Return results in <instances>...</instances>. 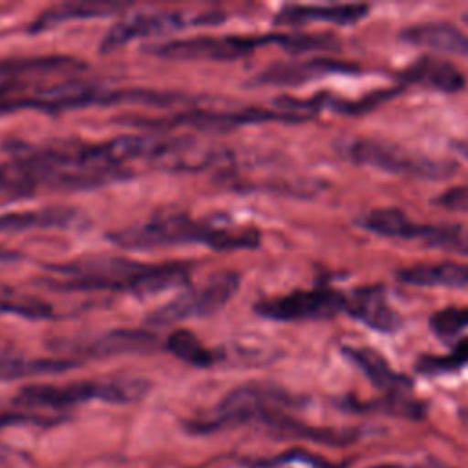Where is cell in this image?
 <instances>
[{
  "label": "cell",
  "mask_w": 468,
  "mask_h": 468,
  "mask_svg": "<svg viewBox=\"0 0 468 468\" xmlns=\"http://www.w3.org/2000/svg\"><path fill=\"white\" fill-rule=\"evenodd\" d=\"M430 327L441 338H453L468 327V307H448L430 318Z\"/></svg>",
  "instance_id": "cell-26"
},
{
  "label": "cell",
  "mask_w": 468,
  "mask_h": 468,
  "mask_svg": "<svg viewBox=\"0 0 468 468\" xmlns=\"http://www.w3.org/2000/svg\"><path fill=\"white\" fill-rule=\"evenodd\" d=\"M157 338L152 333L139 329H115L95 338H88L82 344H68L69 351L82 353L86 356H108L121 353H146L157 347Z\"/></svg>",
  "instance_id": "cell-17"
},
{
  "label": "cell",
  "mask_w": 468,
  "mask_h": 468,
  "mask_svg": "<svg viewBox=\"0 0 468 468\" xmlns=\"http://www.w3.org/2000/svg\"><path fill=\"white\" fill-rule=\"evenodd\" d=\"M433 205L452 210V212H468V185L453 186L437 197H433Z\"/></svg>",
  "instance_id": "cell-30"
},
{
  "label": "cell",
  "mask_w": 468,
  "mask_h": 468,
  "mask_svg": "<svg viewBox=\"0 0 468 468\" xmlns=\"http://www.w3.org/2000/svg\"><path fill=\"white\" fill-rule=\"evenodd\" d=\"M344 311L351 318L380 333L391 335L399 331L402 325V320L399 313L389 305L382 285H367L355 289L351 296H346Z\"/></svg>",
  "instance_id": "cell-13"
},
{
  "label": "cell",
  "mask_w": 468,
  "mask_h": 468,
  "mask_svg": "<svg viewBox=\"0 0 468 468\" xmlns=\"http://www.w3.org/2000/svg\"><path fill=\"white\" fill-rule=\"evenodd\" d=\"M397 280L413 287H468V263H419L397 271Z\"/></svg>",
  "instance_id": "cell-21"
},
{
  "label": "cell",
  "mask_w": 468,
  "mask_h": 468,
  "mask_svg": "<svg viewBox=\"0 0 468 468\" xmlns=\"http://www.w3.org/2000/svg\"><path fill=\"white\" fill-rule=\"evenodd\" d=\"M369 11L367 4H336V5H283L276 16V26H302L309 22H329L351 26L362 20Z\"/></svg>",
  "instance_id": "cell-16"
},
{
  "label": "cell",
  "mask_w": 468,
  "mask_h": 468,
  "mask_svg": "<svg viewBox=\"0 0 468 468\" xmlns=\"http://www.w3.org/2000/svg\"><path fill=\"white\" fill-rule=\"evenodd\" d=\"M344 307L346 296L340 291L331 287H314L260 300L254 303V313L274 322H307L333 318L342 313Z\"/></svg>",
  "instance_id": "cell-9"
},
{
  "label": "cell",
  "mask_w": 468,
  "mask_h": 468,
  "mask_svg": "<svg viewBox=\"0 0 468 468\" xmlns=\"http://www.w3.org/2000/svg\"><path fill=\"white\" fill-rule=\"evenodd\" d=\"M300 399L287 393L285 389L272 384H243L229 391L219 404L214 408L210 419L186 422L190 433H216L219 430H229L239 424L258 422L260 417L274 408H296Z\"/></svg>",
  "instance_id": "cell-5"
},
{
  "label": "cell",
  "mask_w": 468,
  "mask_h": 468,
  "mask_svg": "<svg viewBox=\"0 0 468 468\" xmlns=\"http://www.w3.org/2000/svg\"><path fill=\"white\" fill-rule=\"evenodd\" d=\"M90 218L84 210L68 205H48L33 210L0 214V234H15L31 229H62L86 230Z\"/></svg>",
  "instance_id": "cell-11"
},
{
  "label": "cell",
  "mask_w": 468,
  "mask_h": 468,
  "mask_svg": "<svg viewBox=\"0 0 468 468\" xmlns=\"http://www.w3.org/2000/svg\"><path fill=\"white\" fill-rule=\"evenodd\" d=\"M150 384L143 378L82 380L68 384H29L24 386L13 402L22 410H68L90 400L110 404H130L148 393Z\"/></svg>",
  "instance_id": "cell-3"
},
{
  "label": "cell",
  "mask_w": 468,
  "mask_h": 468,
  "mask_svg": "<svg viewBox=\"0 0 468 468\" xmlns=\"http://www.w3.org/2000/svg\"><path fill=\"white\" fill-rule=\"evenodd\" d=\"M358 68L349 62L336 58H305L278 62L250 79L249 84L254 86H296L314 79H322L333 73H351Z\"/></svg>",
  "instance_id": "cell-12"
},
{
  "label": "cell",
  "mask_w": 468,
  "mask_h": 468,
  "mask_svg": "<svg viewBox=\"0 0 468 468\" xmlns=\"http://www.w3.org/2000/svg\"><path fill=\"white\" fill-rule=\"evenodd\" d=\"M79 367V360L57 356H0V380L60 375Z\"/></svg>",
  "instance_id": "cell-22"
},
{
  "label": "cell",
  "mask_w": 468,
  "mask_h": 468,
  "mask_svg": "<svg viewBox=\"0 0 468 468\" xmlns=\"http://www.w3.org/2000/svg\"><path fill=\"white\" fill-rule=\"evenodd\" d=\"M20 258H22L20 252L0 247V261H2V263H4V261H7V263H9V261H16V260H20Z\"/></svg>",
  "instance_id": "cell-34"
},
{
  "label": "cell",
  "mask_w": 468,
  "mask_h": 468,
  "mask_svg": "<svg viewBox=\"0 0 468 468\" xmlns=\"http://www.w3.org/2000/svg\"><path fill=\"white\" fill-rule=\"evenodd\" d=\"M128 7L130 4H124V2H64L42 11L38 18H35V22L31 24L29 31L40 33L73 20L104 18L110 15L122 13Z\"/></svg>",
  "instance_id": "cell-20"
},
{
  "label": "cell",
  "mask_w": 468,
  "mask_h": 468,
  "mask_svg": "<svg viewBox=\"0 0 468 468\" xmlns=\"http://www.w3.org/2000/svg\"><path fill=\"white\" fill-rule=\"evenodd\" d=\"M37 97H26V99H4L0 101V115L4 113H13L18 110H38V102L35 101Z\"/></svg>",
  "instance_id": "cell-31"
},
{
  "label": "cell",
  "mask_w": 468,
  "mask_h": 468,
  "mask_svg": "<svg viewBox=\"0 0 468 468\" xmlns=\"http://www.w3.org/2000/svg\"><path fill=\"white\" fill-rule=\"evenodd\" d=\"M399 38L435 51L468 58V35L450 22H420L404 27Z\"/></svg>",
  "instance_id": "cell-18"
},
{
  "label": "cell",
  "mask_w": 468,
  "mask_h": 468,
  "mask_svg": "<svg viewBox=\"0 0 468 468\" xmlns=\"http://www.w3.org/2000/svg\"><path fill=\"white\" fill-rule=\"evenodd\" d=\"M450 146H452V150H453L459 157H463L464 161H468V137H464V139H453V141L450 143Z\"/></svg>",
  "instance_id": "cell-32"
},
{
  "label": "cell",
  "mask_w": 468,
  "mask_h": 468,
  "mask_svg": "<svg viewBox=\"0 0 468 468\" xmlns=\"http://www.w3.org/2000/svg\"><path fill=\"white\" fill-rule=\"evenodd\" d=\"M426 247L452 250L468 256V227L463 225H428L422 223L419 239Z\"/></svg>",
  "instance_id": "cell-25"
},
{
  "label": "cell",
  "mask_w": 468,
  "mask_h": 468,
  "mask_svg": "<svg viewBox=\"0 0 468 468\" xmlns=\"http://www.w3.org/2000/svg\"><path fill=\"white\" fill-rule=\"evenodd\" d=\"M468 364V338L459 340L453 347V351L446 356H426L419 364L420 371L428 373H442V371H452L461 366Z\"/></svg>",
  "instance_id": "cell-28"
},
{
  "label": "cell",
  "mask_w": 468,
  "mask_h": 468,
  "mask_svg": "<svg viewBox=\"0 0 468 468\" xmlns=\"http://www.w3.org/2000/svg\"><path fill=\"white\" fill-rule=\"evenodd\" d=\"M82 69H86V62L75 57H64V55L0 58V82L26 86L24 79L27 77L69 75Z\"/></svg>",
  "instance_id": "cell-15"
},
{
  "label": "cell",
  "mask_w": 468,
  "mask_h": 468,
  "mask_svg": "<svg viewBox=\"0 0 468 468\" xmlns=\"http://www.w3.org/2000/svg\"><path fill=\"white\" fill-rule=\"evenodd\" d=\"M291 33L269 35H197L172 38L144 46V51L170 60H236L263 46H282L287 49Z\"/></svg>",
  "instance_id": "cell-6"
},
{
  "label": "cell",
  "mask_w": 468,
  "mask_h": 468,
  "mask_svg": "<svg viewBox=\"0 0 468 468\" xmlns=\"http://www.w3.org/2000/svg\"><path fill=\"white\" fill-rule=\"evenodd\" d=\"M371 468H417V466H402V464H375Z\"/></svg>",
  "instance_id": "cell-35"
},
{
  "label": "cell",
  "mask_w": 468,
  "mask_h": 468,
  "mask_svg": "<svg viewBox=\"0 0 468 468\" xmlns=\"http://www.w3.org/2000/svg\"><path fill=\"white\" fill-rule=\"evenodd\" d=\"M342 353L360 367L366 377L386 395H408L411 389V378L391 369L388 360L371 347L344 346Z\"/></svg>",
  "instance_id": "cell-19"
},
{
  "label": "cell",
  "mask_w": 468,
  "mask_h": 468,
  "mask_svg": "<svg viewBox=\"0 0 468 468\" xmlns=\"http://www.w3.org/2000/svg\"><path fill=\"white\" fill-rule=\"evenodd\" d=\"M338 150L342 157L349 163L382 170L393 176L441 181L448 179L457 170L455 161L437 159L428 154L404 148L402 144L377 137L346 139L338 144Z\"/></svg>",
  "instance_id": "cell-4"
},
{
  "label": "cell",
  "mask_w": 468,
  "mask_h": 468,
  "mask_svg": "<svg viewBox=\"0 0 468 468\" xmlns=\"http://www.w3.org/2000/svg\"><path fill=\"white\" fill-rule=\"evenodd\" d=\"M239 287V274L219 271L194 291H185L148 314L146 322L168 325L188 318H207L223 309Z\"/></svg>",
  "instance_id": "cell-7"
},
{
  "label": "cell",
  "mask_w": 468,
  "mask_h": 468,
  "mask_svg": "<svg viewBox=\"0 0 468 468\" xmlns=\"http://www.w3.org/2000/svg\"><path fill=\"white\" fill-rule=\"evenodd\" d=\"M122 249L144 250L174 245H207L212 250H250L260 245V232L254 229L218 227L196 219L186 212H161L143 223H135L106 236Z\"/></svg>",
  "instance_id": "cell-2"
},
{
  "label": "cell",
  "mask_w": 468,
  "mask_h": 468,
  "mask_svg": "<svg viewBox=\"0 0 468 468\" xmlns=\"http://www.w3.org/2000/svg\"><path fill=\"white\" fill-rule=\"evenodd\" d=\"M58 278L44 285L57 291H110L154 294L188 283L190 261L143 263L121 256H88L46 267Z\"/></svg>",
  "instance_id": "cell-1"
},
{
  "label": "cell",
  "mask_w": 468,
  "mask_h": 468,
  "mask_svg": "<svg viewBox=\"0 0 468 468\" xmlns=\"http://www.w3.org/2000/svg\"><path fill=\"white\" fill-rule=\"evenodd\" d=\"M400 88V86H399ZM399 88H388V90H377L367 93L366 97L358 99V101H329V108L346 113V115H362L369 110H373L375 106H378L380 102L395 97L399 93Z\"/></svg>",
  "instance_id": "cell-27"
},
{
  "label": "cell",
  "mask_w": 468,
  "mask_h": 468,
  "mask_svg": "<svg viewBox=\"0 0 468 468\" xmlns=\"http://www.w3.org/2000/svg\"><path fill=\"white\" fill-rule=\"evenodd\" d=\"M415 223L411 218H408L402 210L386 207V208H375L360 218H356V225L375 232L378 236L386 238H399V239H411Z\"/></svg>",
  "instance_id": "cell-23"
},
{
  "label": "cell",
  "mask_w": 468,
  "mask_h": 468,
  "mask_svg": "<svg viewBox=\"0 0 468 468\" xmlns=\"http://www.w3.org/2000/svg\"><path fill=\"white\" fill-rule=\"evenodd\" d=\"M307 117L283 112V110H267V108H245V110H236V112H207V110H196V112H186L176 117H166V119H137L132 124L135 126H146V128H177V126H188L203 132H227L234 130L238 126L245 124H258V122H271V121H280V122H300L305 121Z\"/></svg>",
  "instance_id": "cell-10"
},
{
  "label": "cell",
  "mask_w": 468,
  "mask_h": 468,
  "mask_svg": "<svg viewBox=\"0 0 468 468\" xmlns=\"http://www.w3.org/2000/svg\"><path fill=\"white\" fill-rule=\"evenodd\" d=\"M400 84H417L428 90L455 93L464 88L463 73L446 58L422 55L397 73Z\"/></svg>",
  "instance_id": "cell-14"
},
{
  "label": "cell",
  "mask_w": 468,
  "mask_h": 468,
  "mask_svg": "<svg viewBox=\"0 0 468 468\" xmlns=\"http://www.w3.org/2000/svg\"><path fill=\"white\" fill-rule=\"evenodd\" d=\"M285 463H303L313 468H347V463L335 464L324 457H318L311 452H302V450H292V452H287L283 455H278V457L267 459V461H258V463H254V468H272V466H280Z\"/></svg>",
  "instance_id": "cell-29"
},
{
  "label": "cell",
  "mask_w": 468,
  "mask_h": 468,
  "mask_svg": "<svg viewBox=\"0 0 468 468\" xmlns=\"http://www.w3.org/2000/svg\"><path fill=\"white\" fill-rule=\"evenodd\" d=\"M463 20H464V22H466V24H468V11H466V13H464V16H463Z\"/></svg>",
  "instance_id": "cell-36"
},
{
  "label": "cell",
  "mask_w": 468,
  "mask_h": 468,
  "mask_svg": "<svg viewBox=\"0 0 468 468\" xmlns=\"http://www.w3.org/2000/svg\"><path fill=\"white\" fill-rule=\"evenodd\" d=\"M24 90V86H20V84H9V82H0V101H4V99H11L9 95L13 93V91H16V90Z\"/></svg>",
  "instance_id": "cell-33"
},
{
  "label": "cell",
  "mask_w": 468,
  "mask_h": 468,
  "mask_svg": "<svg viewBox=\"0 0 468 468\" xmlns=\"http://www.w3.org/2000/svg\"><path fill=\"white\" fill-rule=\"evenodd\" d=\"M165 346L170 355H174L176 358H179L194 367H210L218 358V355L212 349H208L201 344V340L196 336V333H192L190 329H185V327L174 329L168 335Z\"/></svg>",
  "instance_id": "cell-24"
},
{
  "label": "cell",
  "mask_w": 468,
  "mask_h": 468,
  "mask_svg": "<svg viewBox=\"0 0 468 468\" xmlns=\"http://www.w3.org/2000/svg\"><path fill=\"white\" fill-rule=\"evenodd\" d=\"M225 13L221 11H207L188 15L185 11H152V13H137L122 16L115 22L110 31L101 40V53L115 51L126 46L132 40L163 35L168 31L181 29L185 26H212L225 20Z\"/></svg>",
  "instance_id": "cell-8"
}]
</instances>
